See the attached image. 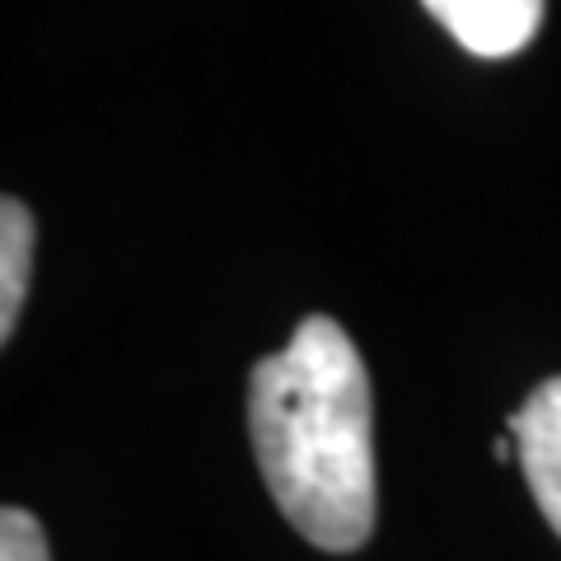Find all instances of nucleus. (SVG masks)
<instances>
[{
    "label": "nucleus",
    "mask_w": 561,
    "mask_h": 561,
    "mask_svg": "<svg viewBox=\"0 0 561 561\" xmlns=\"http://www.w3.org/2000/svg\"><path fill=\"white\" fill-rule=\"evenodd\" d=\"M249 435L272 501L323 552L375 529V402L346 332L313 313L249 379Z\"/></svg>",
    "instance_id": "1"
},
{
    "label": "nucleus",
    "mask_w": 561,
    "mask_h": 561,
    "mask_svg": "<svg viewBox=\"0 0 561 561\" xmlns=\"http://www.w3.org/2000/svg\"><path fill=\"white\" fill-rule=\"evenodd\" d=\"M511 440L542 519L561 534V375L538 383L529 402L511 416Z\"/></svg>",
    "instance_id": "2"
},
{
    "label": "nucleus",
    "mask_w": 561,
    "mask_h": 561,
    "mask_svg": "<svg viewBox=\"0 0 561 561\" xmlns=\"http://www.w3.org/2000/svg\"><path fill=\"white\" fill-rule=\"evenodd\" d=\"M472 57H515L542 24V0H421Z\"/></svg>",
    "instance_id": "3"
},
{
    "label": "nucleus",
    "mask_w": 561,
    "mask_h": 561,
    "mask_svg": "<svg viewBox=\"0 0 561 561\" xmlns=\"http://www.w3.org/2000/svg\"><path fill=\"white\" fill-rule=\"evenodd\" d=\"M28 272H33V216L24 202L5 197L0 202V342H10L14 323H20Z\"/></svg>",
    "instance_id": "4"
},
{
    "label": "nucleus",
    "mask_w": 561,
    "mask_h": 561,
    "mask_svg": "<svg viewBox=\"0 0 561 561\" xmlns=\"http://www.w3.org/2000/svg\"><path fill=\"white\" fill-rule=\"evenodd\" d=\"M0 561H51L47 538L28 511H14L10 505V511L0 515Z\"/></svg>",
    "instance_id": "5"
}]
</instances>
